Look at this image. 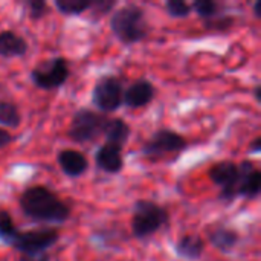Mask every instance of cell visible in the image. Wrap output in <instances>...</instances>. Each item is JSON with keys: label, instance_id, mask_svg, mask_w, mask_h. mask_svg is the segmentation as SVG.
<instances>
[{"label": "cell", "instance_id": "6da1fadb", "mask_svg": "<svg viewBox=\"0 0 261 261\" xmlns=\"http://www.w3.org/2000/svg\"><path fill=\"white\" fill-rule=\"evenodd\" d=\"M23 214L43 223H64L70 217V208L46 187H31L18 199Z\"/></svg>", "mask_w": 261, "mask_h": 261}, {"label": "cell", "instance_id": "7a4b0ae2", "mask_svg": "<svg viewBox=\"0 0 261 261\" xmlns=\"http://www.w3.org/2000/svg\"><path fill=\"white\" fill-rule=\"evenodd\" d=\"M113 35L124 44H135L148 35V23L145 11L138 5H125L116 9L110 18Z\"/></svg>", "mask_w": 261, "mask_h": 261}, {"label": "cell", "instance_id": "3957f363", "mask_svg": "<svg viewBox=\"0 0 261 261\" xmlns=\"http://www.w3.org/2000/svg\"><path fill=\"white\" fill-rule=\"evenodd\" d=\"M168 223V213L151 200H138L132 219V231L136 239H147Z\"/></svg>", "mask_w": 261, "mask_h": 261}, {"label": "cell", "instance_id": "277c9868", "mask_svg": "<svg viewBox=\"0 0 261 261\" xmlns=\"http://www.w3.org/2000/svg\"><path fill=\"white\" fill-rule=\"evenodd\" d=\"M109 119L110 118L99 112L83 107L75 112L67 130V136L78 144L92 142L104 135Z\"/></svg>", "mask_w": 261, "mask_h": 261}, {"label": "cell", "instance_id": "5b68a950", "mask_svg": "<svg viewBox=\"0 0 261 261\" xmlns=\"http://www.w3.org/2000/svg\"><path fill=\"white\" fill-rule=\"evenodd\" d=\"M58 239L60 234L55 228H40L24 232L18 231V234L9 245L23 255H37L46 254V251L52 248L58 242Z\"/></svg>", "mask_w": 261, "mask_h": 261}, {"label": "cell", "instance_id": "8992f818", "mask_svg": "<svg viewBox=\"0 0 261 261\" xmlns=\"http://www.w3.org/2000/svg\"><path fill=\"white\" fill-rule=\"evenodd\" d=\"M122 83L115 75L101 76L92 90L93 106L99 110V113H112L118 110L122 104Z\"/></svg>", "mask_w": 261, "mask_h": 261}, {"label": "cell", "instance_id": "52a82bcc", "mask_svg": "<svg viewBox=\"0 0 261 261\" xmlns=\"http://www.w3.org/2000/svg\"><path fill=\"white\" fill-rule=\"evenodd\" d=\"M188 147L187 139L173 130H158L153 136L144 144L142 154L148 159H161L168 154H177Z\"/></svg>", "mask_w": 261, "mask_h": 261}, {"label": "cell", "instance_id": "ba28073f", "mask_svg": "<svg viewBox=\"0 0 261 261\" xmlns=\"http://www.w3.org/2000/svg\"><path fill=\"white\" fill-rule=\"evenodd\" d=\"M69 78V63L63 57H55L37 66L31 72L32 83L43 90H54L61 87Z\"/></svg>", "mask_w": 261, "mask_h": 261}, {"label": "cell", "instance_id": "9c48e42d", "mask_svg": "<svg viewBox=\"0 0 261 261\" xmlns=\"http://www.w3.org/2000/svg\"><path fill=\"white\" fill-rule=\"evenodd\" d=\"M210 179L220 188V199L229 202L237 197L239 165L231 161H222L210 168Z\"/></svg>", "mask_w": 261, "mask_h": 261}, {"label": "cell", "instance_id": "30bf717a", "mask_svg": "<svg viewBox=\"0 0 261 261\" xmlns=\"http://www.w3.org/2000/svg\"><path fill=\"white\" fill-rule=\"evenodd\" d=\"M261 188L260 170L251 162L243 161L239 165V184H237V197L257 199Z\"/></svg>", "mask_w": 261, "mask_h": 261}, {"label": "cell", "instance_id": "8fae6325", "mask_svg": "<svg viewBox=\"0 0 261 261\" xmlns=\"http://www.w3.org/2000/svg\"><path fill=\"white\" fill-rule=\"evenodd\" d=\"M154 98V86L147 80H138L124 90L122 102L128 109H141L150 104Z\"/></svg>", "mask_w": 261, "mask_h": 261}, {"label": "cell", "instance_id": "7c38bea8", "mask_svg": "<svg viewBox=\"0 0 261 261\" xmlns=\"http://www.w3.org/2000/svg\"><path fill=\"white\" fill-rule=\"evenodd\" d=\"M95 162L101 171L109 173V174H116L124 167L122 148L112 145V144H104L102 147L98 148L95 154Z\"/></svg>", "mask_w": 261, "mask_h": 261}, {"label": "cell", "instance_id": "4fadbf2b", "mask_svg": "<svg viewBox=\"0 0 261 261\" xmlns=\"http://www.w3.org/2000/svg\"><path fill=\"white\" fill-rule=\"evenodd\" d=\"M57 161H58V165H60L61 171L69 177L83 176L89 168V162H87L86 156L81 154L76 150H63V151H60Z\"/></svg>", "mask_w": 261, "mask_h": 261}, {"label": "cell", "instance_id": "5bb4252c", "mask_svg": "<svg viewBox=\"0 0 261 261\" xmlns=\"http://www.w3.org/2000/svg\"><path fill=\"white\" fill-rule=\"evenodd\" d=\"M176 254L185 260H199L205 252V242L197 234H187L180 237L174 246Z\"/></svg>", "mask_w": 261, "mask_h": 261}, {"label": "cell", "instance_id": "9a60e30c", "mask_svg": "<svg viewBox=\"0 0 261 261\" xmlns=\"http://www.w3.org/2000/svg\"><path fill=\"white\" fill-rule=\"evenodd\" d=\"M28 52V43L23 37L12 31L0 32V57L14 58L23 57Z\"/></svg>", "mask_w": 261, "mask_h": 261}, {"label": "cell", "instance_id": "2e32d148", "mask_svg": "<svg viewBox=\"0 0 261 261\" xmlns=\"http://www.w3.org/2000/svg\"><path fill=\"white\" fill-rule=\"evenodd\" d=\"M104 136H106V144H112L122 148L130 138V127L127 125V122H124L119 118L109 119L104 130Z\"/></svg>", "mask_w": 261, "mask_h": 261}, {"label": "cell", "instance_id": "e0dca14e", "mask_svg": "<svg viewBox=\"0 0 261 261\" xmlns=\"http://www.w3.org/2000/svg\"><path fill=\"white\" fill-rule=\"evenodd\" d=\"M240 240V236L236 229L231 228H217L210 232V242L214 248L222 252H231Z\"/></svg>", "mask_w": 261, "mask_h": 261}, {"label": "cell", "instance_id": "ac0fdd59", "mask_svg": "<svg viewBox=\"0 0 261 261\" xmlns=\"http://www.w3.org/2000/svg\"><path fill=\"white\" fill-rule=\"evenodd\" d=\"M20 122L21 116L17 106L8 101H0V124L5 127H17Z\"/></svg>", "mask_w": 261, "mask_h": 261}, {"label": "cell", "instance_id": "d6986e66", "mask_svg": "<svg viewBox=\"0 0 261 261\" xmlns=\"http://www.w3.org/2000/svg\"><path fill=\"white\" fill-rule=\"evenodd\" d=\"M92 0H55V8L64 15H80L89 9Z\"/></svg>", "mask_w": 261, "mask_h": 261}, {"label": "cell", "instance_id": "ffe728a7", "mask_svg": "<svg viewBox=\"0 0 261 261\" xmlns=\"http://www.w3.org/2000/svg\"><path fill=\"white\" fill-rule=\"evenodd\" d=\"M191 9H194L197 15L202 17L206 23V21L214 20L220 14V3L213 2V0H196L191 5Z\"/></svg>", "mask_w": 261, "mask_h": 261}, {"label": "cell", "instance_id": "44dd1931", "mask_svg": "<svg viewBox=\"0 0 261 261\" xmlns=\"http://www.w3.org/2000/svg\"><path fill=\"white\" fill-rule=\"evenodd\" d=\"M17 234H18V229L15 228L11 214L5 210H0V239L9 245L15 239Z\"/></svg>", "mask_w": 261, "mask_h": 261}, {"label": "cell", "instance_id": "7402d4cb", "mask_svg": "<svg viewBox=\"0 0 261 261\" xmlns=\"http://www.w3.org/2000/svg\"><path fill=\"white\" fill-rule=\"evenodd\" d=\"M167 12L174 18H185L191 14V5H188L184 0H168L165 2Z\"/></svg>", "mask_w": 261, "mask_h": 261}, {"label": "cell", "instance_id": "603a6c76", "mask_svg": "<svg viewBox=\"0 0 261 261\" xmlns=\"http://www.w3.org/2000/svg\"><path fill=\"white\" fill-rule=\"evenodd\" d=\"M116 2L113 0H92L90 2V15L93 20H99L101 17L107 15L113 8H115Z\"/></svg>", "mask_w": 261, "mask_h": 261}, {"label": "cell", "instance_id": "cb8c5ba5", "mask_svg": "<svg viewBox=\"0 0 261 261\" xmlns=\"http://www.w3.org/2000/svg\"><path fill=\"white\" fill-rule=\"evenodd\" d=\"M26 6H28V14L32 20H40L47 14V5L43 0H29Z\"/></svg>", "mask_w": 261, "mask_h": 261}, {"label": "cell", "instance_id": "d4e9b609", "mask_svg": "<svg viewBox=\"0 0 261 261\" xmlns=\"http://www.w3.org/2000/svg\"><path fill=\"white\" fill-rule=\"evenodd\" d=\"M18 261H50L47 254H37V255H23L18 258Z\"/></svg>", "mask_w": 261, "mask_h": 261}, {"label": "cell", "instance_id": "484cf974", "mask_svg": "<svg viewBox=\"0 0 261 261\" xmlns=\"http://www.w3.org/2000/svg\"><path fill=\"white\" fill-rule=\"evenodd\" d=\"M12 142V136L9 132H6L5 128H0V148L9 145Z\"/></svg>", "mask_w": 261, "mask_h": 261}, {"label": "cell", "instance_id": "4316f807", "mask_svg": "<svg viewBox=\"0 0 261 261\" xmlns=\"http://www.w3.org/2000/svg\"><path fill=\"white\" fill-rule=\"evenodd\" d=\"M249 154H258L261 153V138L260 136H257L251 144H249Z\"/></svg>", "mask_w": 261, "mask_h": 261}, {"label": "cell", "instance_id": "83f0119b", "mask_svg": "<svg viewBox=\"0 0 261 261\" xmlns=\"http://www.w3.org/2000/svg\"><path fill=\"white\" fill-rule=\"evenodd\" d=\"M261 2L260 0H257L255 3H254V14H255V17L257 18H260L261 17Z\"/></svg>", "mask_w": 261, "mask_h": 261}, {"label": "cell", "instance_id": "f1b7e54d", "mask_svg": "<svg viewBox=\"0 0 261 261\" xmlns=\"http://www.w3.org/2000/svg\"><path fill=\"white\" fill-rule=\"evenodd\" d=\"M260 92H261V86H260V84H257V86L254 87V96H255V99H257L258 102H260V99H261Z\"/></svg>", "mask_w": 261, "mask_h": 261}]
</instances>
